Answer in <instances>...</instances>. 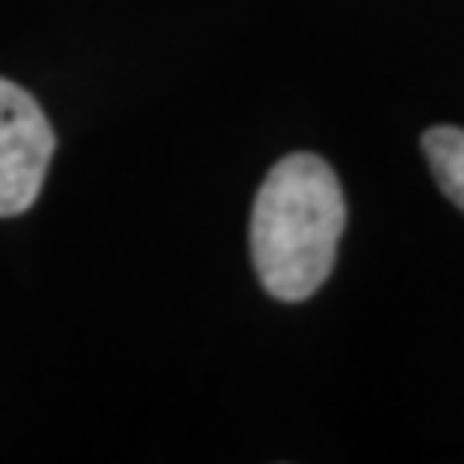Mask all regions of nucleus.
<instances>
[{
    "mask_svg": "<svg viewBox=\"0 0 464 464\" xmlns=\"http://www.w3.org/2000/svg\"><path fill=\"white\" fill-rule=\"evenodd\" d=\"M344 193L334 169L310 151L285 155L251 210V258L268 296L303 303L327 282L344 231Z\"/></svg>",
    "mask_w": 464,
    "mask_h": 464,
    "instance_id": "obj_1",
    "label": "nucleus"
},
{
    "mask_svg": "<svg viewBox=\"0 0 464 464\" xmlns=\"http://www.w3.org/2000/svg\"><path fill=\"white\" fill-rule=\"evenodd\" d=\"M55 134L45 111L11 80H0V217L24 214L49 172Z\"/></svg>",
    "mask_w": 464,
    "mask_h": 464,
    "instance_id": "obj_2",
    "label": "nucleus"
},
{
    "mask_svg": "<svg viewBox=\"0 0 464 464\" xmlns=\"http://www.w3.org/2000/svg\"><path fill=\"white\" fill-rule=\"evenodd\" d=\"M423 151L433 169V179L464 210V128L437 124L423 134Z\"/></svg>",
    "mask_w": 464,
    "mask_h": 464,
    "instance_id": "obj_3",
    "label": "nucleus"
}]
</instances>
